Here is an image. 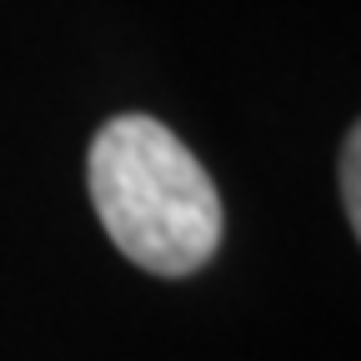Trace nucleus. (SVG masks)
<instances>
[{
  "label": "nucleus",
  "mask_w": 361,
  "mask_h": 361,
  "mask_svg": "<svg viewBox=\"0 0 361 361\" xmlns=\"http://www.w3.org/2000/svg\"><path fill=\"white\" fill-rule=\"evenodd\" d=\"M90 206L126 261L151 276H196L221 251L226 211L196 151L156 116H116L85 161Z\"/></svg>",
  "instance_id": "1"
},
{
  "label": "nucleus",
  "mask_w": 361,
  "mask_h": 361,
  "mask_svg": "<svg viewBox=\"0 0 361 361\" xmlns=\"http://www.w3.org/2000/svg\"><path fill=\"white\" fill-rule=\"evenodd\" d=\"M361 135L346 130V146H341V201H346V221L351 231H361Z\"/></svg>",
  "instance_id": "2"
}]
</instances>
